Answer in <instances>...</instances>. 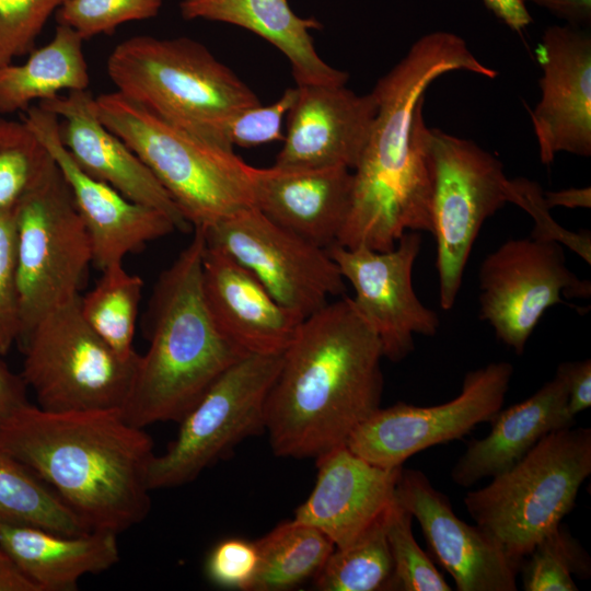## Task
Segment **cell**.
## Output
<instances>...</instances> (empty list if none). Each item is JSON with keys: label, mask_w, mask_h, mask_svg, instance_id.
Segmentation results:
<instances>
[{"label": "cell", "mask_w": 591, "mask_h": 591, "mask_svg": "<svg viewBox=\"0 0 591 591\" xmlns=\"http://www.w3.org/2000/svg\"><path fill=\"white\" fill-rule=\"evenodd\" d=\"M459 70L488 79L498 76L473 55L462 37L436 31L418 38L378 80L372 90L378 113L352 170L351 205L338 244L385 252L407 231L432 233L425 92L437 78Z\"/></svg>", "instance_id": "cell-1"}, {"label": "cell", "mask_w": 591, "mask_h": 591, "mask_svg": "<svg viewBox=\"0 0 591 591\" xmlns=\"http://www.w3.org/2000/svg\"><path fill=\"white\" fill-rule=\"evenodd\" d=\"M381 343L349 297L305 317L282 354L265 404V431L277 456L316 459L346 445L380 408Z\"/></svg>", "instance_id": "cell-2"}, {"label": "cell", "mask_w": 591, "mask_h": 591, "mask_svg": "<svg viewBox=\"0 0 591 591\" xmlns=\"http://www.w3.org/2000/svg\"><path fill=\"white\" fill-rule=\"evenodd\" d=\"M0 447L36 473L89 531L119 534L150 511L153 441L119 409L49 412L28 403L0 427Z\"/></svg>", "instance_id": "cell-3"}, {"label": "cell", "mask_w": 591, "mask_h": 591, "mask_svg": "<svg viewBox=\"0 0 591 591\" xmlns=\"http://www.w3.org/2000/svg\"><path fill=\"white\" fill-rule=\"evenodd\" d=\"M162 271L148 309L149 348L139 356L125 420L146 428L179 421L208 387L247 356L218 328L204 298V230Z\"/></svg>", "instance_id": "cell-4"}, {"label": "cell", "mask_w": 591, "mask_h": 591, "mask_svg": "<svg viewBox=\"0 0 591 591\" xmlns=\"http://www.w3.org/2000/svg\"><path fill=\"white\" fill-rule=\"evenodd\" d=\"M116 91L165 120L223 148L228 121L260 104L256 94L202 44L187 37L134 36L107 59Z\"/></svg>", "instance_id": "cell-5"}, {"label": "cell", "mask_w": 591, "mask_h": 591, "mask_svg": "<svg viewBox=\"0 0 591 591\" xmlns=\"http://www.w3.org/2000/svg\"><path fill=\"white\" fill-rule=\"evenodd\" d=\"M102 123L141 159L188 224L207 228L253 205L252 165L118 91L95 97Z\"/></svg>", "instance_id": "cell-6"}, {"label": "cell", "mask_w": 591, "mask_h": 591, "mask_svg": "<svg viewBox=\"0 0 591 591\" xmlns=\"http://www.w3.org/2000/svg\"><path fill=\"white\" fill-rule=\"evenodd\" d=\"M591 474V429L566 427L544 436L522 459L464 497L475 523L520 565L557 528Z\"/></svg>", "instance_id": "cell-7"}, {"label": "cell", "mask_w": 591, "mask_h": 591, "mask_svg": "<svg viewBox=\"0 0 591 591\" xmlns=\"http://www.w3.org/2000/svg\"><path fill=\"white\" fill-rule=\"evenodd\" d=\"M14 221L20 341L45 314L80 296L92 250L54 159L14 207Z\"/></svg>", "instance_id": "cell-8"}, {"label": "cell", "mask_w": 591, "mask_h": 591, "mask_svg": "<svg viewBox=\"0 0 591 591\" xmlns=\"http://www.w3.org/2000/svg\"><path fill=\"white\" fill-rule=\"evenodd\" d=\"M20 341L21 375L39 408H123L140 355L120 358L84 321L80 296L45 314Z\"/></svg>", "instance_id": "cell-9"}, {"label": "cell", "mask_w": 591, "mask_h": 591, "mask_svg": "<svg viewBox=\"0 0 591 591\" xmlns=\"http://www.w3.org/2000/svg\"><path fill=\"white\" fill-rule=\"evenodd\" d=\"M427 148L439 302L447 311L455 304L484 222L510 202V179L500 160L473 140L428 128Z\"/></svg>", "instance_id": "cell-10"}, {"label": "cell", "mask_w": 591, "mask_h": 591, "mask_svg": "<svg viewBox=\"0 0 591 591\" xmlns=\"http://www.w3.org/2000/svg\"><path fill=\"white\" fill-rule=\"evenodd\" d=\"M280 355H247L229 367L178 421L175 439L153 456L150 490L185 485L244 439L265 431V404Z\"/></svg>", "instance_id": "cell-11"}, {"label": "cell", "mask_w": 591, "mask_h": 591, "mask_svg": "<svg viewBox=\"0 0 591 591\" xmlns=\"http://www.w3.org/2000/svg\"><path fill=\"white\" fill-rule=\"evenodd\" d=\"M206 246L248 269L285 308L302 318L344 296L346 286L326 248L281 228L255 206L201 228Z\"/></svg>", "instance_id": "cell-12"}, {"label": "cell", "mask_w": 591, "mask_h": 591, "mask_svg": "<svg viewBox=\"0 0 591 591\" xmlns=\"http://www.w3.org/2000/svg\"><path fill=\"white\" fill-rule=\"evenodd\" d=\"M479 317L517 355L547 309L561 296L589 298V280L566 265L560 243L532 236L509 239L489 253L478 271Z\"/></svg>", "instance_id": "cell-13"}, {"label": "cell", "mask_w": 591, "mask_h": 591, "mask_svg": "<svg viewBox=\"0 0 591 591\" xmlns=\"http://www.w3.org/2000/svg\"><path fill=\"white\" fill-rule=\"evenodd\" d=\"M513 366L491 362L467 372L461 392L434 406L398 402L379 408L350 434L346 447L366 461L394 468L416 453L460 439L501 409Z\"/></svg>", "instance_id": "cell-14"}, {"label": "cell", "mask_w": 591, "mask_h": 591, "mask_svg": "<svg viewBox=\"0 0 591 591\" xmlns=\"http://www.w3.org/2000/svg\"><path fill=\"white\" fill-rule=\"evenodd\" d=\"M421 234L405 232L385 252L338 243L327 250L344 279L352 286L351 302L374 331L383 357L405 359L414 349V336H434L440 326L437 312L427 308L413 286V268L420 253Z\"/></svg>", "instance_id": "cell-15"}, {"label": "cell", "mask_w": 591, "mask_h": 591, "mask_svg": "<svg viewBox=\"0 0 591 591\" xmlns=\"http://www.w3.org/2000/svg\"><path fill=\"white\" fill-rule=\"evenodd\" d=\"M23 113L22 119L50 153L70 188L90 239L92 264L99 269L123 264L128 254L178 229L163 211L132 201L84 173L63 147L55 114L37 104Z\"/></svg>", "instance_id": "cell-16"}, {"label": "cell", "mask_w": 591, "mask_h": 591, "mask_svg": "<svg viewBox=\"0 0 591 591\" xmlns=\"http://www.w3.org/2000/svg\"><path fill=\"white\" fill-rule=\"evenodd\" d=\"M395 501L415 518L457 591H515L520 564L486 530L461 520L424 472L401 468Z\"/></svg>", "instance_id": "cell-17"}, {"label": "cell", "mask_w": 591, "mask_h": 591, "mask_svg": "<svg viewBox=\"0 0 591 591\" xmlns=\"http://www.w3.org/2000/svg\"><path fill=\"white\" fill-rule=\"evenodd\" d=\"M541 99L530 117L541 163L558 152L591 155V36L582 27L548 26L535 49Z\"/></svg>", "instance_id": "cell-18"}, {"label": "cell", "mask_w": 591, "mask_h": 591, "mask_svg": "<svg viewBox=\"0 0 591 591\" xmlns=\"http://www.w3.org/2000/svg\"><path fill=\"white\" fill-rule=\"evenodd\" d=\"M287 114V134L274 166L354 170L367 146L376 113L372 93L359 95L345 84L297 85Z\"/></svg>", "instance_id": "cell-19"}, {"label": "cell", "mask_w": 591, "mask_h": 591, "mask_svg": "<svg viewBox=\"0 0 591 591\" xmlns=\"http://www.w3.org/2000/svg\"><path fill=\"white\" fill-rule=\"evenodd\" d=\"M59 119V137L74 163L132 201L159 209L186 229L178 207L141 159L100 119L89 90L37 103Z\"/></svg>", "instance_id": "cell-20"}, {"label": "cell", "mask_w": 591, "mask_h": 591, "mask_svg": "<svg viewBox=\"0 0 591 591\" xmlns=\"http://www.w3.org/2000/svg\"><path fill=\"white\" fill-rule=\"evenodd\" d=\"M315 460V486L293 519L320 530L335 547H345L386 514L403 466L374 465L346 445Z\"/></svg>", "instance_id": "cell-21"}, {"label": "cell", "mask_w": 591, "mask_h": 591, "mask_svg": "<svg viewBox=\"0 0 591 591\" xmlns=\"http://www.w3.org/2000/svg\"><path fill=\"white\" fill-rule=\"evenodd\" d=\"M201 286L218 328L246 355L283 354L304 320L281 305L248 269L207 246Z\"/></svg>", "instance_id": "cell-22"}, {"label": "cell", "mask_w": 591, "mask_h": 591, "mask_svg": "<svg viewBox=\"0 0 591 591\" xmlns=\"http://www.w3.org/2000/svg\"><path fill=\"white\" fill-rule=\"evenodd\" d=\"M252 183L253 206L269 220L316 246L337 243L350 210L352 170L253 166Z\"/></svg>", "instance_id": "cell-23"}, {"label": "cell", "mask_w": 591, "mask_h": 591, "mask_svg": "<svg viewBox=\"0 0 591 591\" xmlns=\"http://www.w3.org/2000/svg\"><path fill=\"white\" fill-rule=\"evenodd\" d=\"M490 430L482 439L471 440L454 463L451 478L461 487H471L494 477L522 459L547 433L573 426L567 409L564 375L554 378L526 399L499 409L490 419Z\"/></svg>", "instance_id": "cell-24"}, {"label": "cell", "mask_w": 591, "mask_h": 591, "mask_svg": "<svg viewBox=\"0 0 591 591\" xmlns=\"http://www.w3.org/2000/svg\"><path fill=\"white\" fill-rule=\"evenodd\" d=\"M179 12L185 20L223 22L257 34L288 58L298 86L345 84L349 78L317 54L310 30L322 24L298 16L288 0H182Z\"/></svg>", "instance_id": "cell-25"}, {"label": "cell", "mask_w": 591, "mask_h": 591, "mask_svg": "<svg viewBox=\"0 0 591 591\" xmlns=\"http://www.w3.org/2000/svg\"><path fill=\"white\" fill-rule=\"evenodd\" d=\"M117 535L106 531L67 535L0 521V547L39 591H73L83 576L111 569L120 559Z\"/></svg>", "instance_id": "cell-26"}, {"label": "cell", "mask_w": 591, "mask_h": 591, "mask_svg": "<svg viewBox=\"0 0 591 591\" xmlns=\"http://www.w3.org/2000/svg\"><path fill=\"white\" fill-rule=\"evenodd\" d=\"M83 40L71 27L58 24L51 40L34 48L23 63L0 67V114L25 112L33 102L60 92L88 90Z\"/></svg>", "instance_id": "cell-27"}, {"label": "cell", "mask_w": 591, "mask_h": 591, "mask_svg": "<svg viewBox=\"0 0 591 591\" xmlns=\"http://www.w3.org/2000/svg\"><path fill=\"white\" fill-rule=\"evenodd\" d=\"M259 565L251 591L291 589L323 567L334 543L316 528L294 519L256 541Z\"/></svg>", "instance_id": "cell-28"}, {"label": "cell", "mask_w": 591, "mask_h": 591, "mask_svg": "<svg viewBox=\"0 0 591 591\" xmlns=\"http://www.w3.org/2000/svg\"><path fill=\"white\" fill-rule=\"evenodd\" d=\"M0 521L77 535L90 532L27 465L0 447Z\"/></svg>", "instance_id": "cell-29"}, {"label": "cell", "mask_w": 591, "mask_h": 591, "mask_svg": "<svg viewBox=\"0 0 591 591\" xmlns=\"http://www.w3.org/2000/svg\"><path fill=\"white\" fill-rule=\"evenodd\" d=\"M143 281L123 264L102 270L95 287L80 296V312L86 324L123 359H131Z\"/></svg>", "instance_id": "cell-30"}, {"label": "cell", "mask_w": 591, "mask_h": 591, "mask_svg": "<svg viewBox=\"0 0 591 591\" xmlns=\"http://www.w3.org/2000/svg\"><path fill=\"white\" fill-rule=\"evenodd\" d=\"M385 517L351 544L335 547L314 577L318 590H392L393 560L386 538Z\"/></svg>", "instance_id": "cell-31"}, {"label": "cell", "mask_w": 591, "mask_h": 591, "mask_svg": "<svg viewBox=\"0 0 591 591\" xmlns=\"http://www.w3.org/2000/svg\"><path fill=\"white\" fill-rule=\"evenodd\" d=\"M51 162L50 153L22 118L0 117V212L13 209Z\"/></svg>", "instance_id": "cell-32"}, {"label": "cell", "mask_w": 591, "mask_h": 591, "mask_svg": "<svg viewBox=\"0 0 591 591\" xmlns=\"http://www.w3.org/2000/svg\"><path fill=\"white\" fill-rule=\"evenodd\" d=\"M522 566L525 591H577L572 575L590 576V557L561 523L543 536Z\"/></svg>", "instance_id": "cell-33"}, {"label": "cell", "mask_w": 591, "mask_h": 591, "mask_svg": "<svg viewBox=\"0 0 591 591\" xmlns=\"http://www.w3.org/2000/svg\"><path fill=\"white\" fill-rule=\"evenodd\" d=\"M412 514L396 501L385 517L393 560V588L401 591H451L431 558L420 548L412 529Z\"/></svg>", "instance_id": "cell-34"}, {"label": "cell", "mask_w": 591, "mask_h": 591, "mask_svg": "<svg viewBox=\"0 0 591 591\" xmlns=\"http://www.w3.org/2000/svg\"><path fill=\"white\" fill-rule=\"evenodd\" d=\"M163 0H67L56 12L58 24L74 30L84 40L112 34L125 23L155 16Z\"/></svg>", "instance_id": "cell-35"}, {"label": "cell", "mask_w": 591, "mask_h": 591, "mask_svg": "<svg viewBox=\"0 0 591 591\" xmlns=\"http://www.w3.org/2000/svg\"><path fill=\"white\" fill-rule=\"evenodd\" d=\"M67 0H0V67L30 54L44 25Z\"/></svg>", "instance_id": "cell-36"}, {"label": "cell", "mask_w": 591, "mask_h": 591, "mask_svg": "<svg viewBox=\"0 0 591 591\" xmlns=\"http://www.w3.org/2000/svg\"><path fill=\"white\" fill-rule=\"evenodd\" d=\"M296 97L297 88H289L276 102L258 104L232 116L224 129L227 144L232 149L233 146L252 148L283 139L282 121Z\"/></svg>", "instance_id": "cell-37"}, {"label": "cell", "mask_w": 591, "mask_h": 591, "mask_svg": "<svg viewBox=\"0 0 591 591\" xmlns=\"http://www.w3.org/2000/svg\"><path fill=\"white\" fill-rule=\"evenodd\" d=\"M509 186L510 202L523 208L535 221L530 236L566 244L584 262L591 264L590 232H570L555 222L545 202L544 192L535 181L518 177L510 179Z\"/></svg>", "instance_id": "cell-38"}, {"label": "cell", "mask_w": 591, "mask_h": 591, "mask_svg": "<svg viewBox=\"0 0 591 591\" xmlns=\"http://www.w3.org/2000/svg\"><path fill=\"white\" fill-rule=\"evenodd\" d=\"M16 234L14 208L0 212V356L5 355L21 335L15 280Z\"/></svg>", "instance_id": "cell-39"}, {"label": "cell", "mask_w": 591, "mask_h": 591, "mask_svg": "<svg viewBox=\"0 0 591 591\" xmlns=\"http://www.w3.org/2000/svg\"><path fill=\"white\" fill-rule=\"evenodd\" d=\"M258 565L256 542L233 537L213 546L207 556L205 571L216 586L251 591Z\"/></svg>", "instance_id": "cell-40"}, {"label": "cell", "mask_w": 591, "mask_h": 591, "mask_svg": "<svg viewBox=\"0 0 591 591\" xmlns=\"http://www.w3.org/2000/svg\"><path fill=\"white\" fill-rule=\"evenodd\" d=\"M566 381L567 409L575 418L591 405V360L563 362L557 367Z\"/></svg>", "instance_id": "cell-41"}, {"label": "cell", "mask_w": 591, "mask_h": 591, "mask_svg": "<svg viewBox=\"0 0 591 591\" xmlns=\"http://www.w3.org/2000/svg\"><path fill=\"white\" fill-rule=\"evenodd\" d=\"M27 385L22 375L13 373L0 358V427L20 408L28 404Z\"/></svg>", "instance_id": "cell-42"}, {"label": "cell", "mask_w": 591, "mask_h": 591, "mask_svg": "<svg viewBox=\"0 0 591 591\" xmlns=\"http://www.w3.org/2000/svg\"><path fill=\"white\" fill-rule=\"evenodd\" d=\"M533 2L565 20L568 25L586 27L591 23V0H523Z\"/></svg>", "instance_id": "cell-43"}, {"label": "cell", "mask_w": 591, "mask_h": 591, "mask_svg": "<svg viewBox=\"0 0 591 591\" xmlns=\"http://www.w3.org/2000/svg\"><path fill=\"white\" fill-rule=\"evenodd\" d=\"M483 2L498 20L519 34L532 23L523 0H483Z\"/></svg>", "instance_id": "cell-44"}, {"label": "cell", "mask_w": 591, "mask_h": 591, "mask_svg": "<svg viewBox=\"0 0 591 591\" xmlns=\"http://www.w3.org/2000/svg\"><path fill=\"white\" fill-rule=\"evenodd\" d=\"M0 591H39L11 556L0 547Z\"/></svg>", "instance_id": "cell-45"}, {"label": "cell", "mask_w": 591, "mask_h": 591, "mask_svg": "<svg viewBox=\"0 0 591 591\" xmlns=\"http://www.w3.org/2000/svg\"><path fill=\"white\" fill-rule=\"evenodd\" d=\"M544 199L549 209L561 206L566 208H590V187L566 188L553 192H544Z\"/></svg>", "instance_id": "cell-46"}]
</instances>
